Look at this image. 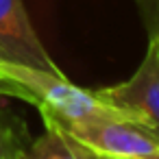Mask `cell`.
Wrapping results in <instances>:
<instances>
[{
	"mask_svg": "<svg viewBox=\"0 0 159 159\" xmlns=\"http://www.w3.org/2000/svg\"><path fill=\"white\" fill-rule=\"evenodd\" d=\"M0 74L24 85L33 94L35 107L46 109L57 118H63L70 122L98 120V118H129L122 111L105 105L92 89H83L70 83L63 76V72H46V70L24 68V66L0 63Z\"/></svg>",
	"mask_w": 159,
	"mask_h": 159,
	"instance_id": "6da1fadb",
	"label": "cell"
},
{
	"mask_svg": "<svg viewBox=\"0 0 159 159\" xmlns=\"http://www.w3.org/2000/svg\"><path fill=\"white\" fill-rule=\"evenodd\" d=\"M37 111L42 120L57 124L63 133H68L70 137L96 152L122 159H159V133L129 118H98L70 122L52 116L46 109Z\"/></svg>",
	"mask_w": 159,
	"mask_h": 159,
	"instance_id": "7a4b0ae2",
	"label": "cell"
},
{
	"mask_svg": "<svg viewBox=\"0 0 159 159\" xmlns=\"http://www.w3.org/2000/svg\"><path fill=\"white\" fill-rule=\"evenodd\" d=\"M94 94L105 105L159 133V37L148 39L144 59L131 79L94 89Z\"/></svg>",
	"mask_w": 159,
	"mask_h": 159,
	"instance_id": "3957f363",
	"label": "cell"
},
{
	"mask_svg": "<svg viewBox=\"0 0 159 159\" xmlns=\"http://www.w3.org/2000/svg\"><path fill=\"white\" fill-rule=\"evenodd\" d=\"M0 63L61 72L33 29L22 0H0Z\"/></svg>",
	"mask_w": 159,
	"mask_h": 159,
	"instance_id": "277c9868",
	"label": "cell"
},
{
	"mask_svg": "<svg viewBox=\"0 0 159 159\" xmlns=\"http://www.w3.org/2000/svg\"><path fill=\"white\" fill-rule=\"evenodd\" d=\"M44 124L46 131L37 139H33L31 146L22 148L18 159H83L74 137H70L48 120H44Z\"/></svg>",
	"mask_w": 159,
	"mask_h": 159,
	"instance_id": "5b68a950",
	"label": "cell"
},
{
	"mask_svg": "<svg viewBox=\"0 0 159 159\" xmlns=\"http://www.w3.org/2000/svg\"><path fill=\"white\" fill-rule=\"evenodd\" d=\"M146 37H159V0H133Z\"/></svg>",
	"mask_w": 159,
	"mask_h": 159,
	"instance_id": "8992f818",
	"label": "cell"
},
{
	"mask_svg": "<svg viewBox=\"0 0 159 159\" xmlns=\"http://www.w3.org/2000/svg\"><path fill=\"white\" fill-rule=\"evenodd\" d=\"M0 96L20 98V100H24V102H29V105L35 107V98H33V94H31L24 85H20L18 81L9 79V76H5V74H0Z\"/></svg>",
	"mask_w": 159,
	"mask_h": 159,
	"instance_id": "52a82bcc",
	"label": "cell"
},
{
	"mask_svg": "<svg viewBox=\"0 0 159 159\" xmlns=\"http://www.w3.org/2000/svg\"><path fill=\"white\" fill-rule=\"evenodd\" d=\"M76 144H79V148H81V155H83V159H122V157H111V155H102V152H96V150H92V148L83 146L81 142H76Z\"/></svg>",
	"mask_w": 159,
	"mask_h": 159,
	"instance_id": "ba28073f",
	"label": "cell"
},
{
	"mask_svg": "<svg viewBox=\"0 0 159 159\" xmlns=\"http://www.w3.org/2000/svg\"><path fill=\"white\" fill-rule=\"evenodd\" d=\"M20 146L18 148H5V150H0V159H18V155H20Z\"/></svg>",
	"mask_w": 159,
	"mask_h": 159,
	"instance_id": "9c48e42d",
	"label": "cell"
},
{
	"mask_svg": "<svg viewBox=\"0 0 159 159\" xmlns=\"http://www.w3.org/2000/svg\"><path fill=\"white\" fill-rule=\"evenodd\" d=\"M5 148H18L16 144H11L9 139H7V133H5V129L0 126V150H5Z\"/></svg>",
	"mask_w": 159,
	"mask_h": 159,
	"instance_id": "30bf717a",
	"label": "cell"
}]
</instances>
